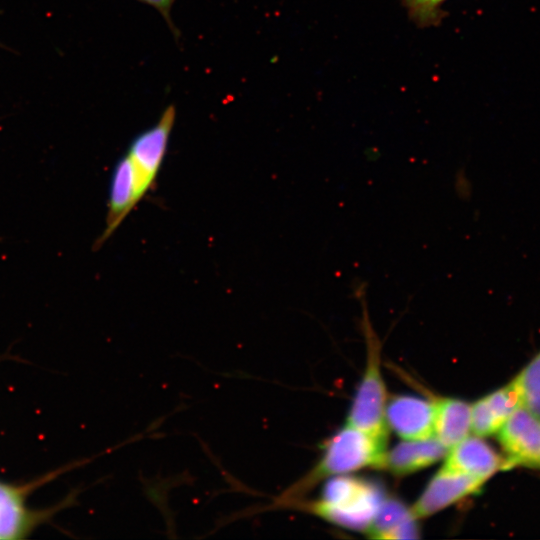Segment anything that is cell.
<instances>
[{
    "label": "cell",
    "mask_w": 540,
    "mask_h": 540,
    "mask_svg": "<svg viewBox=\"0 0 540 540\" xmlns=\"http://www.w3.org/2000/svg\"><path fill=\"white\" fill-rule=\"evenodd\" d=\"M141 3L147 4L154 7L164 18V20L169 25L170 30L175 36H178V30L172 22L171 19V8L176 0H137Z\"/></svg>",
    "instance_id": "cell-17"
},
{
    "label": "cell",
    "mask_w": 540,
    "mask_h": 540,
    "mask_svg": "<svg viewBox=\"0 0 540 540\" xmlns=\"http://www.w3.org/2000/svg\"><path fill=\"white\" fill-rule=\"evenodd\" d=\"M25 494L24 487L0 482V539L22 538L36 523Z\"/></svg>",
    "instance_id": "cell-12"
},
{
    "label": "cell",
    "mask_w": 540,
    "mask_h": 540,
    "mask_svg": "<svg viewBox=\"0 0 540 540\" xmlns=\"http://www.w3.org/2000/svg\"><path fill=\"white\" fill-rule=\"evenodd\" d=\"M367 326V365L348 415L347 424L386 440L388 425L385 419L386 391L380 370L378 342Z\"/></svg>",
    "instance_id": "cell-2"
},
{
    "label": "cell",
    "mask_w": 540,
    "mask_h": 540,
    "mask_svg": "<svg viewBox=\"0 0 540 540\" xmlns=\"http://www.w3.org/2000/svg\"><path fill=\"white\" fill-rule=\"evenodd\" d=\"M176 119V108L167 106L158 121L130 143L128 156L134 173L138 201L152 188L165 158Z\"/></svg>",
    "instance_id": "cell-3"
},
{
    "label": "cell",
    "mask_w": 540,
    "mask_h": 540,
    "mask_svg": "<svg viewBox=\"0 0 540 540\" xmlns=\"http://www.w3.org/2000/svg\"><path fill=\"white\" fill-rule=\"evenodd\" d=\"M512 380L519 392L522 407L540 418V350Z\"/></svg>",
    "instance_id": "cell-15"
},
{
    "label": "cell",
    "mask_w": 540,
    "mask_h": 540,
    "mask_svg": "<svg viewBox=\"0 0 540 540\" xmlns=\"http://www.w3.org/2000/svg\"><path fill=\"white\" fill-rule=\"evenodd\" d=\"M485 482L467 474L441 468L430 480L411 511L416 518L430 516L479 492Z\"/></svg>",
    "instance_id": "cell-6"
},
{
    "label": "cell",
    "mask_w": 540,
    "mask_h": 540,
    "mask_svg": "<svg viewBox=\"0 0 540 540\" xmlns=\"http://www.w3.org/2000/svg\"><path fill=\"white\" fill-rule=\"evenodd\" d=\"M442 468L467 474L487 481L499 470H505V461L492 446L479 436H467L447 452Z\"/></svg>",
    "instance_id": "cell-8"
},
{
    "label": "cell",
    "mask_w": 540,
    "mask_h": 540,
    "mask_svg": "<svg viewBox=\"0 0 540 540\" xmlns=\"http://www.w3.org/2000/svg\"><path fill=\"white\" fill-rule=\"evenodd\" d=\"M471 431V406L460 399L443 398L434 402V434L450 449Z\"/></svg>",
    "instance_id": "cell-13"
},
{
    "label": "cell",
    "mask_w": 540,
    "mask_h": 540,
    "mask_svg": "<svg viewBox=\"0 0 540 540\" xmlns=\"http://www.w3.org/2000/svg\"><path fill=\"white\" fill-rule=\"evenodd\" d=\"M520 407H522L521 398L511 380L471 406V431L479 437L495 434Z\"/></svg>",
    "instance_id": "cell-9"
},
{
    "label": "cell",
    "mask_w": 540,
    "mask_h": 540,
    "mask_svg": "<svg viewBox=\"0 0 540 540\" xmlns=\"http://www.w3.org/2000/svg\"><path fill=\"white\" fill-rule=\"evenodd\" d=\"M385 496L382 488L364 480L360 488L348 499L337 505L313 503V513L337 525L367 531L371 526Z\"/></svg>",
    "instance_id": "cell-5"
},
{
    "label": "cell",
    "mask_w": 540,
    "mask_h": 540,
    "mask_svg": "<svg viewBox=\"0 0 540 540\" xmlns=\"http://www.w3.org/2000/svg\"><path fill=\"white\" fill-rule=\"evenodd\" d=\"M448 450L434 436L422 440H405L386 453L383 468L396 475L410 474L434 464Z\"/></svg>",
    "instance_id": "cell-11"
},
{
    "label": "cell",
    "mask_w": 540,
    "mask_h": 540,
    "mask_svg": "<svg viewBox=\"0 0 540 540\" xmlns=\"http://www.w3.org/2000/svg\"><path fill=\"white\" fill-rule=\"evenodd\" d=\"M497 438L504 452L505 470L525 467L540 470V418L518 408L501 426Z\"/></svg>",
    "instance_id": "cell-4"
},
{
    "label": "cell",
    "mask_w": 540,
    "mask_h": 540,
    "mask_svg": "<svg viewBox=\"0 0 540 540\" xmlns=\"http://www.w3.org/2000/svg\"><path fill=\"white\" fill-rule=\"evenodd\" d=\"M385 419L404 440L427 439L434 434V403L414 396H397L386 405Z\"/></svg>",
    "instance_id": "cell-7"
},
{
    "label": "cell",
    "mask_w": 540,
    "mask_h": 540,
    "mask_svg": "<svg viewBox=\"0 0 540 540\" xmlns=\"http://www.w3.org/2000/svg\"><path fill=\"white\" fill-rule=\"evenodd\" d=\"M446 0H403L408 14L419 26H429L441 19L440 6Z\"/></svg>",
    "instance_id": "cell-16"
},
{
    "label": "cell",
    "mask_w": 540,
    "mask_h": 540,
    "mask_svg": "<svg viewBox=\"0 0 540 540\" xmlns=\"http://www.w3.org/2000/svg\"><path fill=\"white\" fill-rule=\"evenodd\" d=\"M367 532L377 539H415L416 517L401 502L385 498Z\"/></svg>",
    "instance_id": "cell-14"
},
{
    "label": "cell",
    "mask_w": 540,
    "mask_h": 540,
    "mask_svg": "<svg viewBox=\"0 0 540 540\" xmlns=\"http://www.w3.org/2000/svg\"><path fill=\"white\" fill-rule=\"evenodd\" d=\"M386 453V440L347 424L328 441L312 472L285 495L295 496L321 477L342 475L368 466L383 468Z\"/></svg>",
    "instance_id": "cell-1"
},
{
    "label": "cell",
    "mask_w": 540,
    "mask_h": 540,
    "mask_svg": "<svg viewBox=\"0 0 540 540\" xmlns=\"http://www.w3.org/2000/svg\"><path fill=\"white\" fill-rule=\"evenodd\" d=\"M138 202L132 164L125 154L112 172L106 226L95 247L101 246L116 231Z\"/></svg>",
    "instance_id": "cell-10"
}]
</instances>
